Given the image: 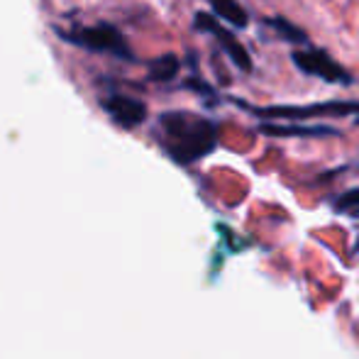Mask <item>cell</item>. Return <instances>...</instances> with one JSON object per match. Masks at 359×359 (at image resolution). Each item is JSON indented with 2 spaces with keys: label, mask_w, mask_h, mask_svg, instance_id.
Wrapping results in <instances>:
<instances>
[{
  "label": "cell",
  "mask_w": 359,
  "mask_h": 359,
  "mask_svg": "<svg viewBox=\"0 0 359 359\" xmlns=\"http://www.w3.org/2000/svg\"><path fill=\"white\" fill-rule=\"evenodd\" d=\"M164 130V147L179 164H191L210 154L217 144L215 123L191 113H164L159 118Z\"/></svg>",
  "instance_id": "1"
},
{
  "label": "cell",
  "mask_w": 359,
  "mask_h": 359,
  "mask_svg": "<svg viewBox=\"0 0 359 359\" xmlns=\"http://www.w3.org/2000/svg\"><path fill=\"white\" fill-rule=\"evenodd\" d=\"M252 115L264 120H313V118H342V115H357L359 103L357 100H327V103H313V105H301V108H293V105H279V108H257V105H245Z\"/></svg>",
  "instance_id": "2"
},
{
  "label": "cell",
  "mask_w": 359,
  "mask_h": 359,
  "mask_svg": "<svg viewBox=\"0 0 359 359\" xmlns=\"http://www.w3.org/2000/svg\"><path fill=\"white\" fill-rule=\"evenodd\" d=\"M74 44H81V47L90 49V52H108L115 54V57L123 59H133V52L128 49V42L125 37L113 27V25H95V27H83L79 32L69 34Z\"/></svg>",
  "instance_id": "3"
},
{
  "label": "cell",
  "mask_w": 359,
  "mask_h": 359,
  "mask_svg": "<svg viewBox=\"0 0 359 359\" xmlns=\"http://www.w3.org/2000/svg\"><path fill=\"white\" fill-rule=\"evenodd\" d=\"M293 64H296L303 74L318 76V79L327 81V83H342V86L352 83V76L337 62H332L325 52H320V49H301V52H293Z\"/></svg>",
  "instance_id": "4"
},
{
  "label": "cell",
  "mask_w": 359,
  "mask_h": 359,
  "mask_svg": "<svg viewBox=\"0 0 359 359\" xmlns=\"http://www.w3.org/2000/svg\"><path fill=\"white\" fill-rule=\"evenodd\" d=\"M196 29H201V32H208L213 34L217 39V44L222 47V52L230 57V62L235 64L237 69H242V72H252V57L250 52H247L245 47H242L240 42L235 39V34H230L225 27H222L220 22H215L210 15L205 13H198L196 15Z\"/></svg>",
  "instance_id": "5"
},
{
  "label": "cell",
  "mask_w": 359,
  "mask_h": 359,
  "mask_svg": "<svg viewBox=\"0 0 359 359\" xmlns=\"http://www.w3.org/2000/svg\"><path fill=\"white\" fill-rule=\"evenodd\" d=\"M103 108H105V113L125 130L137 128V125H142L147 118V105L142 100L125 98V95H110V98H105Z\"/></svg>",
  "instance_id": "6"
},
{
  "label": "cell",
  "mask_w": 359,
  "mask_h": 359,
  "mask_svg": "<svg viewBox=\"0 0 359 359\" xmlns=\"http://www.w3.org/2000/svg\"><path fill=\"white\" fill-rule=\"evenodd\" d=\"M259 133L271 137H335L337 130L332 128H298V125H262Z\"/></svg>",
  "instance_id": "7"
},
{
  "label": "cell",
  "mask_w": 359,
  "mask_h": 359,
  "mask_svg": "<svg viewBox=\"0 0 359 359\" xmlns=\"http://www.w3.org/2000/svg\"><path fill=\"white\" fill-rule=\"evenodd\" d=\"M210 5H213L217 18L235 25V27L242 29V27H247V22H250V15H247V10L242 8L237 0H210Z\"/></svg>",
  "instance_id": "8"
},
{
  "label": "cell",
  "mask_w": 359,
  "mask_h": 359,
  "mask_svg": "<svg viewBox=\"0 0 359 359\" xmlns=\"http://www.w3.org/2000/svg\"><path fill=\"white\" fill-rule=\"evenodd\" d=\"M179 59L174 57V54H166V57L156 59V62H151L149 67V79L156 81V83H164V81H171L176 79V74H179Z\"/></svg>",
  "instance_id": "9"
},
{
  "label": "cell",
  "mask_w": 359,
  "mask_h": 359,
  "mask_svg": "<svg viewBox=\"0 0 359 359\" xmlns=\"http://www.w3.org/2000/svg\"><path fill=\"white\" fill-rule=\"evenodd\" d=\"M266 25H269V27L274 29L281 39H286V42H293V44H306L308 42L306 32H303V29H298L296 25H291L284 18H271Z\"/></svg>",
  "instance_id": "10"
},
{
  "label": "cell",
  "mask_w": 359,
  "mask_h": 359,
  "mask_svg": "<svg viewBox=\"0 0 359 359\" xmlns=\"http://www.w3.org/2000/svg\"><path fill=\"white\" fill-rule=\"evenodd\" d=\"M335 210H337V213H342V215L359 217V189L345 191L342 196H337Z\"/></svg>",
  "instance_id": "11"
},
{
  "label": "cell",
  "mask_w": 359,
  "mask_h": 359,
  "mask_svg": "<svg viewBox=\"0 0 359 359\" xmlns=\"http://www.w3.org/2000/svg\"><path fill=\"white\" fill-rule=\"evenodd\" d=\"M355 252H357V257H359V237H357V245H355Z\"/></svg>",
  "instance_id": "12"
}]
</instances>
